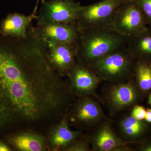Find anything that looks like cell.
<instances>
[{
    "mask_svg": "<svg viewBox=\"0 0 151 151\" xmlns=\"http://www.w3.org/2000/svg\"><path fill=\"white\" fill-rule=\"evenodd\" d=\"M148 103L151 106V93L150 94V95H149L148 98Z\"/></svg>",
    "mask_w": 151,
    "mask_h": 151,
    "instance_id": "26",
    "label": "cell"
},
{
    "mask_svg": "<svg viewBox=\"0 0 151 151\" xmlns=\"http://www.w3.org/2000/svg\"><path fill=\"white\" fill-rule=\"evenodd\" d=\"M90 140L93 151H121L123 147L132 143L119 137L111 122L105 119L95 127Z\"/></svg>",
    "mask_w": 151,
    "mask_h": 151,
    "instance_id": "12",
    "label": "cell"
},
{
    "mask_svg": "<svg viewBox=\"0 0 151 151\" xmlns=\"http://www.w3.org/2000/svg\"><path fill=\"white\" fill-rule=\"evenodd\" d=\"M27 37L0 46V124L37 122L66 108L70 86L49 63L32 25Z\"/></svg>",
    "mask_w": 151,
    "mask_h": 151,
    "instance_id": "1",
    "label": "cell"
},
{
    "mask_svg": "<svg viewBox=\"0 0 151 151\" xmlns=\"http://www.w3.org/2000/svg\"><path fill=\"white\" fill-rule=\"evenodd\" d=\"M81 132L70 129L67 119L64 117L50 134L48 144L54 150H65L79 137Z\"/></svg>",
    "mask_w": 151,
    "mask_h": 151,
    "instance_id": "15",
    "label": "cell"
},
{
    "mask_svg": "<svg viewBox=\"0 0 151 151\" xmlns=\"http://www.w3.org/2000/svg\"><path fill=\"white\" fill-rule=\"evenodd\" d=\"M81 7L74 0H42L37 23L76 24Z\"/></svg>",
    "mask_w": 151,
    "mask_h": 151,
    "instance_id": "7",
    "label": "cell"
},
{
    "mask_svg": "<svg viewBox=\"0 0 151 151\" xmlns=\"http://www.w3.org/2000/svg\"><path fill=\"white\" fill-rule=\"evenodd\" d=\"M10 142L16 150L20 151H42L46 150L45 139L35 133L24 132L14 135Z\"/></svg>",
    "mask_w": 151,
    "mask_h": 151,
    "instance_id": "16",
    "label": "cell"
},
{
    "mask_svg": "<svg viewBox=\"0 0 151 151\" xmlns=\"http://www.w3.org/2000/svg\"><path fill=\"white\" fill-rule=\"evenodd\" d=\"M37 17L33 12L28 16L18 13L9 14L1 22L0 32L4 37L26 39L28 36V28L33 20L36 19Z\"/></svg>",
    "mask_w": 151,
    "mask_h": 151,
    "instance_id": "13",
    "label": "cell"
},
{
    "mask_svg": "<svg viewBox=\"0 0 151 151\" xmlns=\"http://www.w3.org/2000/svg\"><path fill=\"white\" fill-rule=\"evenodd\" d=\"M137 85L141 91L151 89V63L135 61L133 72Z\"/></svg>",
    "mask_w": 151,
    "mask_h": 151,
    "instance_id": "18",
    "label": "cell"
},
{
    "mask_svg": "<svg viewBox=\"0 0 151 151\" xmlns=\"http://www.w3.org/2000/svg\"><path fill=\"white\" fill-rule=\"evenodd\" d=\"M127 40L108 27L79 29L75 46L76 60L89 66L125 47Z\"/></svg>",
    "mask_w": 151,
    "mask_h": 151,
    "instance_id": "2",
    "label": "cell"
},
{
    "mask_svg": "<svg viewBox=\"0 0 151 151\" xmlns=\"http://www.w3.org/2000/svg\"><path fill=\"white\" fill-rule=\"evenodd\" d=\"M141 150L144 151H151V142L142 146Z\"/></svg>",
    "mask_w": 151,
    "mask_h": 151,
    "instance_id": "24",
    "label": "cell"
},
{
    "mask_svg": "<svg viewBox=\"0 0 151 151\" xmlns=\"http://www.w3.org/2000/svg\"><path fill=\"white\" fill-rule=\"evenodd\" d=\"M34 29L38 37L44 42L68 43L74 46L79 31L76 24L37 23Z\"/></svg>",
    "mask_w": 151,
    "mask_h": 151,
    "instance_id": "9",
    "label": "cell"
},
{
    "mask_svg": "<svg viewBox=\"0 0 151 151\" xmlns=\"http://www.w3.org/2000/svg\"><path fill=\"white\" fill-rule=\"evenodd\" d=\"M139 7L145 19L148 26L151 27V0H133Z\"/></svg>",
    "mask_w": 151,
    "mask_h": 151,
    "instance_id": "20",
    "label": "cell"
},
{
    "mask_svg": "<svg viewBox=\"0 0 151 151\" xmlns=\"http://www.w3.org/2000/svg\"><path fill=\"white\" fill-rule=\"evenodd\" d=\"M77 139L70 145L64 150V151H89L92 150L90 139L88 138H81L80 139L77 140Z\"/></svg>",
    "mask_w": 151,
    "mask_h": 151,
    "instance_id": "19",
    "label": "cell"
},
{
    "mask_svg": "<svg viewBox=\"0 0 151 151\" xmlns=\"http://www.w3.org/2000/svg\"><path fill=\"white\" fill-rule=\"evenodd\" d=\"M129 0H101L81 6L76 24L79 29L108 27L119 7Z\"/></svg>",
    "mask_w": 151,
    "mask_h": 151,
    "instance_id": "6",
    "label": "cell"
},
{
    "mask_svg": "<svg viewBox=\"0 0 151 151\" xmlns=\"http://www.w3.org/2000/svg\"><path fill=\"white\" fill-rule=\"evenodd\" d=\"M135 63L124 47L103 57L88 66L101 81L112 84L132 78Z\"/></svg>",
    "mask_w": 151,
    "mask_h": 151,
    "instance_id": "3",
    "label": "cell"
},
{
    "mask_svg": "<svg viewBox=\"0 0 151 151\" xmlns=\"http://www.w3.org/2000/svg\"><path fill=\"white\" fill-rule=\"evenodd\" d=\"M40 0H37L36 4V5L35 7L34 10L33 12L35 14H36L37 11V9L38 7V5L39 2Z\"/></svg>",
    "mask_w": 151,
    "mask_h": 151,
    "instance_id": "25",
    "label": "cell"
},
{
    "mask_svg": "<svg viewBox=\"0 0 151 151\" xmlns=\"http://www.w3.org/2000/svg\"><path fill=\"white\" fill-rule=\"evenodd\" d=\"M120 132L125 141L133 143L145 132L147 125L142 121H139L131 115L124 117L119 124Z\"/></svg>",
    "mask_w": 151,
    "mask_h": 151,
    "instance_id": "17",
    "label": "cell"
},
{
    "mask_svg": "<svg viewBox=\"0 0 151 151\" xmlns=\"http://www.w3.org/2000/svg\"><path fill=\"white\" fill-rule=\"evenodd\" d=\"M139 90L132 78L124 82L110 83L103 92V103L111 115H116L137 105L139 99Z\"/></svg>",
    "mask_w": 151,
    "mask_h": 151,
    "instance_id": "5",
    "label": "cell"
},
{
    "mask_svg": "<svg viewBox=\"0 0 151 151\" xmlns=\"http://www.w3.org/2000/svg\"><path fill=\"white\" fill-rule=\"evenodd\" d=\"M12 149L0 139V151H11Z\"/></svg>",
    "mask_w": 151,
    "mask_h": 151,
    "instance_id": "22",
    "label": "cell"
},
{
    "mask_svg": "<svg viewBox=\"0 0 151 151\" xmlns=\"http://www.w3.org/2000/svg\"><path fill=\"white\" fill-rule=\"evenodd\" d=\"M146 110L144 107L136 105L132 108L131 115L137 120L143 121L145 119Z\"/></svg>",
    "mask_w": 151,
    "mask_h": 151,
    "instance_id": "21",
    "label": "cell"
},
{
    "mask_svg": "<svg viewBox=\"0 0 151 151\" xmlns=\"http://www.w3.org/2000/svg\"><path fill=\"white\" fill-rule=\"evenodd\" d=\"M108 27L128 39L145 30L148 25L137 5L129 0L116 11Z\"/></svg>",
    "mask_w": 151,
    "mask_h": 151,
    "instance_id": "4",
    "label": "cell"
},
{
    "mask_svg": "<svg viewBox=\"0 0 151 151\" xmlns=\"http://www.w3.org/2000/svg\"><path fill=\"white\" fill-rule=\"evenodd\" d=\"M145 119L147 122L151 123V109H148L146 110Z\"/></svg>",
    "mask_w": 151,
    "mask_h": 151,
    "instance_id": "23",
    "label": "cell"
},
{
    "mask_svg": "<svg viewBox=\"0 0 151 151\" xmlns=\"http://www.w3.org/2000/svg\"><path fill=\"white\" fill-rule=\"evenodd\" d=\"M72 92L79 97L92 96L101 101L96 93L101 80L89 66L76 60L67 74Z\"/></svg>",
    "mask_w": 151,
    "mask_h": 151,
    "instance_id": "8",
    "label": "cell"
},
{
    "mask_svg": "<svg viewBox=\"0 0 151 151\" xmlns=\"http://www.w3.org/2000/svg\"><path fill=\"white\" fill-rule=\"evenodd\" d=\"M80 97L72 111V121L86 127H96L105 119L101 105L93 96Z\"/></svg>",
    "mask_w": 151,
    "mask_h": 151,
    "instance_id": "11",
    "label": "cell"
},
{
    "mask_svg": "<svg viewBox=\"0 0 151 151\" xmlns=\"http://www.w3.org/2000/svg\"><path fill=\"white\" fill-rule=\"evenodd\" d=\"M125 48L135 61L151 63V27L128 39Z\"/></svg>",
    "mask_w": 151,
    "mask_h": 151,
    "instance_id": "14",
    "label": "cell"
},
{
    "mask_svg": "<svg viewBox=\"0 0 151 151\" xmlns=\"http://www.w3.org/2000/svg\"><path fill=\"white\" fill-rule=\"evenodd\" d=\"M42 42L52 68L61 76L67 75L76 61L75 46L68 43Z\"/></svg>",
    "mask_w": 151,
    "mask_h": 151,
    "instance_id": "10",
    "label": "cell"
}]
</instances>
